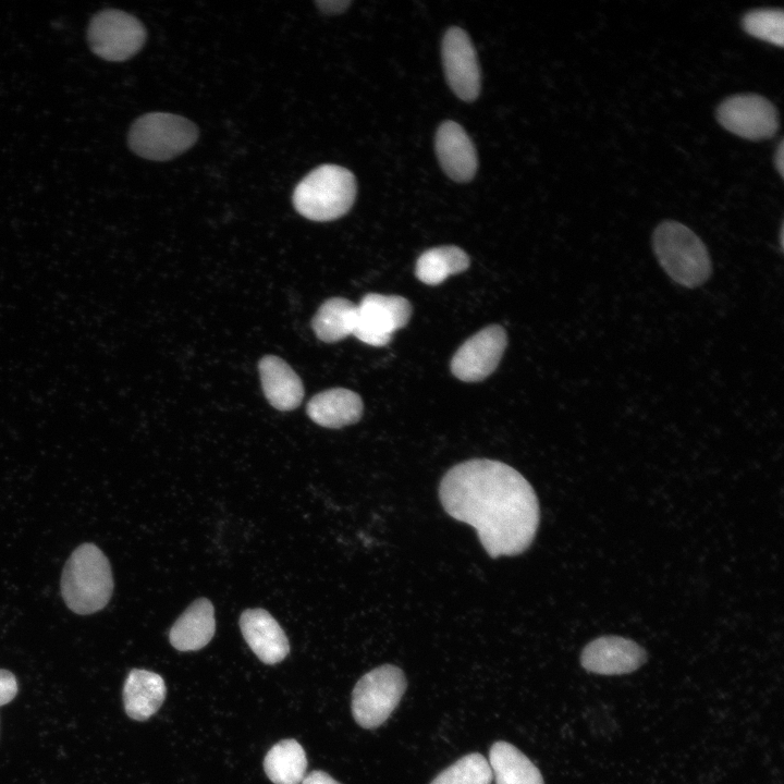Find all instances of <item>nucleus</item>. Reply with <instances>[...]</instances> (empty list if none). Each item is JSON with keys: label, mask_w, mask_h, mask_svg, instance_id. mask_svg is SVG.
Instances as JSON below:
<instances>
[{"label": "nucleus", "mask_w": 784, "mask_h": 784, "mask_svg": "<svg viewBox=\"0 0 784 784\" xmlns=\"http://www.w3.org/2000/svg\"><path fill=\"white\" fill-rule=\"evenodd\" d=\"M197 138L198 128L188 119L168 112H150L135 120L127 142L137 156L167 161L185 152Z\"/></svg>", "instance_id": "5"}, {"label": "nucleus", "mask_w": 784, "mask_h": 784, "mask_svg": "<svg viewBox=\"0 0 784 784\" xmlns=\"http://www.w3.org/2000/svg\"><path fill=\"white\" fill-rule=\"evenodd\" d=\"M17 693V682L13 673L0 669V706L9 703Z\"/></svg>", "instance_id": "25"}, {"label": "nucleus", "mask_w": 784, "mask_h": 784, "mask_svg": "<svg viewBox=\"0 0 784 784\" xmlns=\"http://www.w3.org/2000/svg\"><path fill=\"white\" fill-rule=\"evenodd\" d=\"M411 315V303L402 296L366 294L357 305L353 335L368 345L383 346L407 324Z\"/></svg>", "instance_id": "8"}, {"label": "nucleus", "mask_w": 784, "mask_h": 784, "mask_svg": "<svg viewBox=\"0 0 784 784\" xmlns=\"http://www.w3.org/2000/svg\"><path fill=\"white\" fill-rule=\"evenodd\" d=\"M647 661L646 650L637 642L603 636L590 641L580 656L581 666L600 675H623L639 669Z\"/></svg>", "instance_id": "12"}, {"label": "nucleus", "mask_w": 784, "mask_h": 784, "mask_svg": "<svg viewBox=\"0 0 784 784\" xmlns=\"http://www.w3.org/2000/svg\"><path fill=\"white\" fill-rule=\"evenodd\" d=\"M166 694V684L159 674L133 669L123 687L125 712L133 720L146 721L159 710Z\"/></svg>", "instance_id": "18"}, {"label": "nucleus", "mask_w": 784, "mask_h": 784, "mask_svg": "<svg viewBox=\"0 0 784 784\" xmlns=\"http://www.w3.org/2000/svg\"><path fill=\"white\" fill-rule=\"evenodd\" d=\"M243 637L265 664L281 662L290 652L287 637L279 623L264 609H248L240 618Z\"/></svg>", "instance_id": "13"}, {"label": "nucleus", "mask_w": 784, "mask_h": 784, "mask_svg": "<svg viewBox=\"0 0 784 784\" xmlns=\"http://www.w3.org/2000/svg\"><path fill=\"white\" fill-rule=\"evenodd\" d=\"M357 305L343 297L326 301L313 319V329L317 338L326 343H334L353 334Z\"/></svg>", "instance_id": "21"}, {"label": "nucleus", "mask_w": 784, "mask_h": 784, "mask_svg": "<svg viewBox=\"0 0 784 784\" xmlns=\"http://www.w3.org/2000/svg\"><path fill=\"white\" fill-rule=\"evenodd\" d=\"M746 33L773 45L783 46L784 14L781 9H755L742 19Z\"/></svg>", "instance_id": "24"}, {"label": "nucleus", "mask_w": 784, "mask_h": 784, "mask_svg": "<svg viewBox=\"0 0 784 784\" xmlns=\"http://www.w3.org/2000/svg\"><path fill=\"white\" fill-rule=\"evenodd\" d=\"M262 390L268 402L279 411L299 406L304 387L297 373L280 357L267 355L259 362Z\"/></svg>", "instance_id": "15"}, {"label": "nucleus", "mask_w": 784, "mask_h": 784, "mask_svg": "<svg viewBox=\"0 0 784 784\" xmlns=\"http://www.w3.org/2000/svg\"><path fill=\"white\" fill-rule=\"evenodd\" d=\"M488 762L495 784H544L538 768L510 743L495 742Z\"/></svg>", "instance_id": "19"}, {"label": "nucleus", "mask_w": 784, "mask_h": 784, "mask_svg": "<svg viewBox=\"0 0 784 784\" xmlns=\"http://www.w3.org/2000/svg\"><path fill=\"white\" fill-rule=\"evenodd\" d=\"M436 151L445 173L456 182L471 180L477 171V154L464 128L453 121L443 122L436 135Z\"/></svg>", "instance_id": "14"}, {"label": "nucleus", "mask_w": 784, "mask_h": 784, "mask_svg": "<svg viewBox=\"0 0 784 784\" xmlns=\"http://www.w3.org/2000/svg\"><path fill=\"white\" fill-rule=\"evenodd\" d=\"M363 402L355 392L334 388L316 394L307 404L309 418L327 428H341L357 422L363 415Z\"/></svg>", "instance_id": "17"}, {"label": "nucleus", "mask_w": 784, "mask_h": 784, "mask_svg": "<svg viewBox=\"0 0 784 784\" xmlns=\"http://www.w3.org/2000/svg\"><path fill=\"white\" fill-rule=\"evenodd\" d=\"M319 9L327 13V14H336L341 13L346 10V8L351 4V1L346 0H340V1H318L316 2Z\"/></svg>", "instance_id": "27"}, {"label": "nucleus", "mask_w": 784, "mask_h": 784, "mask_svg": "<svg viewBox=\"0 0 784 784\" xmlns=\"http://www.w3.org/2000/svg\"><path fill=\"white\" fill-rule=\"evenodd\" d=\"M716 119L731 133L754 140L771 137L779 128L776 108L757 94L725 98L716 109Z\"/></svg>", "instance_id": "9"}, {"label": "nucleus", "mask_w": 784, "mask_h": 784, "mask_svg": "<svg viewBox=\"0 0 784 784\" xmlns=\"http://www.w3.org/2000/svg\"><path fill=\"white\" fill-rule=\"evenodd\" d=\"M406 687V677L395 665L383 664L366 673L352 693L356 723L368 730L380 726L394 711Z\"/></svg>", "instance_id": "6"}, {"label": "nucleus", "mask_w": 784, "mask_h": 784, "mask_svg": "<svg viewBox=\"0 0 784 784\" xmlns=\"http://www.w3.org/2000/svg\"><path fill=\"white\" fill-rule=\"evenodd\" d=\"M113 577L110 563L93 543L77 547L66 561L61 576V595L74 613L100 611L111 599Z\"/></svg>", "instance_id": "2"}, {"label": "nucleus", "mask_w": 784, "mask_h": 784, "mask_svg": "<svg viewBox=\"0 0 784 784\" xmlns=\"http://www.w3.org/2000/svg\"><path fill=\"white\" fill-rule=\"evenodd\" d=\"M506 344L502 327L492 324L483 328L455 352L451 360L452 373L465 382L483 380L498 367Z\"/></svg>", "instance_id": "10"}, {"label": "nucleus", "mask_w": 784, "mask_h": 784, "mask_svg": "<svg viewBox=\"0 0 784 784\" xmlns=\"http://www.w3.org/2000/svg\"><path fill=\"white\" fill-rule=\"evenodd\" d=\"M302 784H342L334 780L327 772L321 770H315L305 775Z\"/></svg>", "instance_id": "26"}, {"label": "nucleus", "mask_w": 784, "mask_h": 784, "mask_svg": "<svg viewBox=\"0 0 784 784\" xmlns=\"http://www.w3.org/2000/svg\"><path fill=\"white\" fill-rule=\"evenodd\" d=\"M439 498L451 517L476 529L491 558L519 554L536 536L537 495L516 469L500 461L456 464L443 476Z\"/></svg>", "instance_id": "1"}, {"label": "nucleus", "mask_w": 784, "mask_h": 784, "mask_svg": "<svg viewBox=\"0 0 784 784\" xmlns=\"http://www.w3.org/2000/svg\"><path fill=\"white\" fill-rule=\"evenodd\" d=\"M306 768L305 750L295 739L274 744L264 759V770L273 784H299Z\"/></svg>", "instance_id": "20"}, {"label": "nucleus", "mask_w": 784, "mask_h": 784, "mask_svg": "<svg viewBox=\"0 0 784 784\" xmlns=\"http://www.w3.org/2000/svg\"><path fill=\"white\" fill-rule=\"evenodd\" d=\"M442 59L452 90L465 101L475 100L480 91V71L476 50L464 29H448L442 41Z\"/></svg>", "instance_id": "11"}, {"label": "nucleus", "mask_w": 784, "mask_h": 784, "mask_svg": "<svg viewBox=\"0 0 784 784\" xmlns=\"http://www.w3.org/2000/svg\"><path fill=\"white\" fill-rule=\"evenodd\" d=\"M87 39L93 52L107 61H124L137 53L146 40V29L135 16L117 9L95 14Z\"/></svg>", "instance_id": "7"}, {"label": "nucleus", "mask_w": 784, "mask_h": 784, "mask_svg": "<svg viewBox=\"0 0 784 784\" xmlns=\"http://www.w3.org/2000/svg\"><path fill=\"white\" fill-rule=\"evenodd\" d=\"M774 163H775L776 170L779 171V173L781 174V176H783V173H784V146H783V140L780 142V144H779V146H777V149H776V151H775V155H774Z\"/></svg>", "instance_id": "28"}, {"label": "nucleus", "mask_w": 784, "mask_h": 784, "mask_svg": "<svg viewBox=\"0 0 784 784\" xmlns=\"http://www.w3.org/2000/svg\"><path fill=\"white\" fill-rule=\"evenodd\" d=\"M216 630L215 609L205 598L193 602L175 621L170 629L171 645L179 651H195L204 648Z\"/></svg>", "instance_id": "16"}, {"label": "nucleus", "mask_w": 784, "mask_h": 784, "mask_svg": "<svg viewBox=\"0 0 784 784\" xmlns=\"http://www.w3.org/2000/svg\"><path fill=\"white\" fill-rule=\"evenodd\" d=\"M654 255L665 273L677 284L695 289L711 275L712 265L701 238L685 224L665 220L652 235Z\"/></svg>", "instance_id": "3"}, {"label": "nucleus", "mask_w": 784, "mask_h": 784, "mask_svg": "<svg viewBox=\"0 0 784 784\" xmlns=\"http://www.w3.org/2000/svg\"><path fill=\"white\" fill-rule=\"evenodd\" d=\"M469 257L457 246H440L424 252L417 259L415 274L428 285H438L448 277L465 271Z\"/></svg>", "instance_id": "22"}, {"label": "nucleus", "mask_w": 784, "mask_h": 784, "mask_svg": "<svg viewBox=\"0 0 784 784\" xmlns=\"http://www.w3.org/2000/svg\"><path fill=\"white\" fill-rule=\"evenodd\" d=\"M492 779L488 760L473 752L440 772L430 784H491Z\"/></svg>", "instance_id": "23"}, {"label": "nucleus", "mask_w": 784, "mask_h": 784, "mask_svg": "<svg viewBox=\"0 0 784 784\" xmlns=\"http://www.w3.org/2000/svg\"><path fill=\"white\" fill-rule=\"evenodd\" d=\"M355 197L354 174L336 164H323L297 184L292 199L299 215L324 222L344 216L353 206Z\"/></svg>", "instance_id": "4"}]
</instances>
